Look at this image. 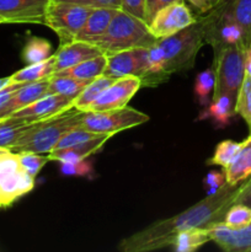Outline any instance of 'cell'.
Wrapping results in <instances>:
<instances>
[{"mask_svg":"<svg viewBox=\"0 0 251 252\" xmlns=\"http://www.w3.org/2000/svg\"><path fill=\"white\" fill-rule=\"evenodd\" d=\"M239 189L240 185L230 186L226 184L216 193L208 194L179 216L152 224L144 230L125 239L118 249L125 252L157 250L171 246L175 236L181 231L194 228L207 229L223 221L229 207L235 203Z\"/></svg>","mask_w":251,"mask_h":252,"instance_id":"obj_1","label":"cell"},{"mask_svg":"<svg viewBox=\"0 0 251 252\" xmlns=\"http://www.w3.org/2000/svg\"><path fill=\"white\" fill-rule=\"evenodd\" d=\"M157 42L143 20L117 10L105 33L90 43L95 44L105 56L132 48H149Z\"/></svg>","mask_w":251,"mask_h":252,"instance_id":"obj_2","label":"cell"},{"mask_svg":"<svg viewBox=\"0 0 251 252\" xmlns=\"http://www.w3.org/2000/svg\"><path fill=\"white\" fill-rule=\"evenodd\" d=\"M83 115L84 111L71 107L49 120L33 123L10 150L12 153L31 152L49 154L68 130L80 126Z\"/></svg>","mask_w":251,"mask_h":252,"instance_id":"obj_3","label":"cell"},{"mask_svg":"<svg viewBox=\"0 0 251 252\" xmlns=\"http://www.w3.org/2000/svg\"><path fill=\"white\" fill-rule=\"evenodd\" d=\"M204 42L206 29L203 19L197 20L191 26L172 36L157 39V46L161 54L164 73L170 76L177 71L191 68Z\"/></svg>","mask_w":251,"mask_h":252,"instance_id":"obj_4","label":"cell"},{"mask_svg":"<svg viewBox=\"0 0 251 252\" xmlns=\"http://www.w3.org/2000/svg\"><path fill=\"white\" fill-rule=\"evenodd\" d=\"M149 121V116L135 108H113L97 112H84L80 126L96 134H107L112 137L118 132L137 127Z\"/></svg>","mask_w":251,"mask_h":252,"instance_id":"obj_5","label":"cell"},{"mask_svg":"<svg viewBox=\"0 0 251 252\" xmlns=\"http://www.w3.org/2000/svg\"><path fill=\"white\" fill-rule=\"evenodd\" d=\"M243 46H225L214 53V73H216V88L213 95L226 93L238 96V91L245 76Z\"/></svg>","mask_w":251,"mask_h":252,"instance_id":"obj_6","label":"cell"},{"mask_svg":"<svg viewBox=\"0 0 251 252\" xmlns=\"http://www.w3.org/2000/svg\"><path fill=\"white\" fill-rule=\"evenodd\" d=\"M91 11L93 9L88 6L51 0L46 10L44 25L56 32L61 44H65L75 41Z\"/></svg>","mask_w":251,"mask_h":252,"instance_id":"obj_7","label":"cell"},{"mask_svg":"<svg viewBox=\"0 0 251 252\" xmlns=\"http://www.w3.org/2000/svg\"><path fill=\"white\" fill-rule=\"evenodd\" d=\"M107 57L103 74L112 78L137 76L140 80L148 73V48H132L117 52Z\"/></svg>","mask_w":251,"mask_h":252,"instance_id":"obj_8","label":"cell"},{"mask_svg":"<svg viewBox=\"0 0 251 252\" xmlns=\"http://www.w3.org/2000/svg\"><path fill=\"white\" fill-rule=\"evenodd\" d=\"M197 21L185 1L171 4L155 15L149 30L157 39L166 38Z\"/></svg>","mask_w":251,"mask_h":252,"instance_id":"obj_9","label":"cell"},{"mask_svg":"<svg viewBox=\"0 0 251 252\" xmlns=\"http://www.w3.org/2000/svg\"><path fill=\"white\" fill-rule=\"evenodd\" d=\"M51 0H0V19L4 24H41Z\"/></svg>","mask_w":251,"mask_h":252,"instance_id":"obj_10","label":"cell"},{"mask_svg":"<svg viewBox=\"0 0 251 252\" xmlns=\"http://www.w3.org/2000/svg\"><path fill=\"white\" fill-rule=\"evenodd\" d=\"M142 88V80L137 76H125L118 78L111 84L88 108L85 112H97L113 108H121L127 106L130 98Z\"/></svg>","mask_w":251,"mask_h":252,"instance_id":"obj_11","label":"cell"},{"mask_svg":"<svg viewBox=\"0 0 251 252\" xmlns=\"http://www.w3.org/2000/svg\"><path fill=\"white\" fill-rule=\"evenodd\" d=\"M74 98L63 95H46L32 102L31 105L12 113L10 117H16L27 123H36L49 120L64 111L73 107Z\"/></svg>","mask_w":251,"mask_h":252,"instance_id":"obj_12","label":"cell"},{"mask_svg":"<svg viewBox=\"0 0 251 252\" xmlns=\"http://www.w3.org/2000/svg\"><path fill=\"white\" fill-rule=\"evenodd\" d=\"M207 231L211 241H214L224 251L251 252V224L240 229H233L219 221L207 228Z\"/></svg>","mask_w":251,"mask_h":252,"instance_id":"obj_13","label":"cell"},{"mask_svg":"<svg viewBox=\"0 0 251 252\" xmlns=\"http://www.w3.org/2000/svg\"><path fill=\"white\" fill-rule=\"evenodd\" d=\"M34 187V177L21 166L12 170L0 180V208L10 206Z\"/></svg>","mask_w":251,"mask_h":252,"instance_id":"obj_14","label":"cell"},{"mask_svg":"<svg viewBox=\"0 0 251 252\" xmlns=\"http://www.w3.org/2000/svg\"><path fill=\"white\" fill-rule=\"evenodd\" d=\"M103 54L95 44L85 41H73L61 44L58 51L54 53L56 57V71L70 68L84 61Z\"/></svg>","mask_w":251,"mask_h":252,"instance_id":"obj_15","label":"cell"},{"mask_svg":"<svg viewBox=\"0 0 251 252\" xmlns=\"http://www.w3.org/2000/svg\"><path fill=\"white\" fill-rule=\"evenodd\" d=\"M48 84L49 79H46V80L26 83L25 85H22L5 103L4 107L0 110V120L10 117L16 111L21 110V108L31 105L38 98L46 96L47 90H48Z\"/></svg>","mask_w":251,"mask_h":252,"instance_id":"obj_16","label":"cell"},{"mask_svg":"<svg viewBox=\"0 0 251 252\" xmlns=\"http://www.w3.org/2000/svg\"><path fill=\"white\" fill-rule=\"evenodd\" d=\"M110 138L111 135L101 134L94 139L73 145V147L53 149L48 154L49 161H58L62 164V162H78L81 160H85L86 158L98 152Z\"/></svg>","mask_w":251,"mask_h":252,"instance_id":"obj_17","label":"cell"},{"mask_svg":"<svg viewBox=\"0 0 251 252\" xmlns=\"http://www.w3.org/2000/svg\"><path fill=\"white\" fill-rule=\"evenodd\" d=\"M223 171L230 186H238L251 176V134L241 142L238 154Z\"/></svg>","mask_w":251,"mask_h":252,"instance_id":"obj_18","label":"cell"},{"mask_svg":"<svg viewBox=\"0 0 251 252\" xmlns=\"http://www.w3.org/2000/svg\"><path fill=\"white\" fill-rule=\"evenodd\" d=\"M235 102L236 97L230 94L221 93L218 95H213L211 105L201 113L199 118L201 120L211 118L216 127L218 128L226 127L230 125L231 118L236 115Z\"/></svg>","mask_w":251,"mask_h":252,"instance_id":"obj_19","label":"cell"},{"mask_svg":"<svg viewBox=\"0 0 251 252\" xmlns=\"http://www.w3.org/2000/svg\"><path fill=\"white\" fill-rule=\"evenodd\" d=\"M116 11H117L116 9H106V7L93 9L84 26L76 34L75 41H85L89 43L95 41L97 37L105 33Z\"/></svg>","mask_w":251,"mask_h":252,"instance_id":"obj_20","label":"cell"},{"mask_svg":"<svg viewBox=\"0 0 251 252\" xmlns=\"http://www.w3.org/2000/svg\"><path fill=\"white\" fill-rule=\"evenodd\" d=\"M106 63H107V57L105 54H100L97 57L84 61L70 68L63 69V70L56 71V75L70 76L74 79H81V80H94L97 76L102 75L105 71Z\"/></svg>","mask_w":251,"mask_h":252,"instance_id":"obj_21","label":"cell"},{"mask_svg":"<svg viewBox=\"0 0 251 252\" xmlns=\"http://www.w3.org/2000/svg\"><path fill=\"white\" fill-rule=\"evenodd\" d=\"M56 73V57L52 54L48 59L39 63L30 64L10 75L12 83H34L46 80Z\"/></svg>","mask_w":251,"mask_h":252,"instance_id":"obj_22","label":"cell"},{"mask_svg":"<svg viewBox=\"0 0 251 252\" xmlns=\"http://www.w3.org/2000/svg\"><path fill=\"white\" fill-rule=\"evenodd\" d=\"M214 7L238 22L251 38V0H218Z\"/></svg>","mask_w":251,"mask_h":252,"instance_id":"obj_23","label":"cell"},{"mask_svg":"<svg viewBox=\"0 0 251 252\" xmlns=\"http://www.w3.org/2000/svg\"><path fill=\"white\" fill-rule=\"evenodd\" d=\"M116 81L115 78L112 76H107L105 74L97 76L96 79L91 80L85 88L83 89L80 94L74 98L73 101V107L78 108V110L84 111L85 112L86 108L111 85Z\"/></svg>","mask_w":251,"mask_h":252,"instance_id":"obj_24","label":"cell"},{"mask_svg":"<svg viewBox=\"0 0 251 252\" xmlns=\"http://www.w3.org/2000/svg\"><path fill=\"white\" fill-rule=\"evenodd\" d=\"M208 241H211V239H209L207 229L194 228L177 234L171 246L176 252H191L196 251Z\"/></svg>","mask_w":251,"mask_h":252,"instance_id":"obj_25","label":"cell"},{"mask_svg":"<svg viewBox=\"0 0 251 252\" xmlns=\"http://www.w3.org/2000/svg\"><path fill=\"white\" fill-rule=\"evenodd\" d=\"M32 125L33 123H27L16 117H7L0 121V148L10 150Z\"/></svg>","mask_w":251,"mask_h":252,"instance_id":"obj_26","label":"cell"},{"mask_svg":"<svg viewBox=\"0 0 251 252\" xmlns=\"http://www.w3.org/2000/svg\"><path fill=\"white\" fill-rule=\"evenodd\" d=\"M90 81L91 80H81V79H74L70 78V76L56 75V74H53L49 78L47 95L57 94V95H63L66 96V97L75 98Z\"/></svg>","mask_w":251,"mask_h":252,"instance_id":"obj_27","label":"cell"},{"mask_svg":"<svg viewBox=\"0 0 251 252\" xmlns=\"http://www.w3.org/2000/svg\"><path fill=\"white\" fill-rule=\"evenodd\" d=\"M52 56V46L47 39L39 37H30L22 49V61L26 65L39 63Z\"/></svg>","mask_w":251,"mask_h":252,"instance_id":"obj_28","label":"cell"},{"mask_svg":"<svg viewBox=\"0 0 251 252\" xmlns=\"http://www.w3.org/2000/svg\"><path fill=\"white\" fill-rule=\"evenodd\" d=\"M235 112L245 121L251 134V76H244L243 84L238 91L235 102Z\"/></svg>","mask_w":251,"mask_h":252,"instance_id":"obj_29","label":"cell"},{"mask_svg":"<svg viewBox=\"0 0 251 252\" xmlns=\"http://www.w3.org/2000/svg\"><path fill=\"white\" fill-rule=\"evenodd\" d=\"M216 88V73L213 68L206 69L197 75L194 81V94L202 106L208 105L209 96Z\"/></svg>","mask_w":251,"mask_h":252,"instance_id":"obj_30","label":"cell"},{"mask_svg":"<svg viewBox=\"0 0 251 252\" xmlns=\"http://www.w3.org/2000/svg\"><path fill=\"white\" fill-rule=\"evenodd\" d=\"M240 145L241 143L234 142V140H223L217 145L213 157L208 160V164L221 166L224 169L233 161V159L240 149Z\"/></svg>","mask_w":251,"mask_h":252,"instance_id":"obj_31","label":"cell"},{"mask_svg":"<svg viewBox=\"0 0 251 252\" xmlns=\"http://www.w3.org/2000/svg\"><path fill=\"white\" fill-rule=\"evenodd\" d=\"M223 223L233 229H240L251 224V208L243 203H234L226 211Z\"/></svg>","mask_w":251,"mask_h":252,"instance_id":"obj_32","label":"cell"},{"mask_svg":"<svg viewBox=\"0 0 251 252\" xmlns=\"http://www.w3.org/2000/svg\"><path fill=\"white\" fill-rule=\"evenodd\" d=\"M17 160H19V164L27 174H30L31 176L36 177L39 174V171L42 170V167L47 164V161H49L48 154L42 155L37 154V153H31V152H22V153H16Z\"/></svg>","mask_w":251,"mask_h":252,"instance_id":"obj_33","label":"cell"},{"mask_svg":"<svg viewBox=\"0 0 251 252\" xmlns=\"http://www.w3.org/2000/svg\"><path fill=\"white\" fill-rule=\"evenodd\" d=\"M101 134H96V133L90 132L88 129H84L81 126L73 128V129L68 130L63 137L61 138L58 143H57L56 148L54 149H63V148H69L73 147V145L80 144V143L88 142V140L94 139V138L98 137Z\"/></svg>","mask_w":251,"mask_h":252,"instance_id":"obj_34","label":"cell"},{"mask_svg":"<svg viewBox=\"0 0 251 252\" xmlns=\"http://www.w3.org/2000/svg\"><path fill=\"white\" fill-rule=\"evenodd\" d=\"M61 171L66 176H89L93 172V167L85 159L78 162H62Z\"/></svg>","mask_w":251,"mask_h":252,"instance_id":"obj_35","label":"cell"},{"mask_svg":"<svg viewBox=\"0 0 251 252\" xmlns=\"http://www.w3.org/2000/svg\"><path fill=\"white\" fill-rule=\"evenodd\" d=\"M184 0H145V17L144 22L149 26L154 20L155 15L164 7L176 2H182Z\"/></svg>","mask_w":251,"mask_h":252,"instance_id":"obj_36","label":"cell"},{"mask_svg":"<svg viewBox=\"0 0 251 252\" xmlns=\"http://www.w3.org/2000/svg\"><path fill=\"white\" fill-rule=\"evenodd\" d=\"M54 1L71 2V4L81 5V6L91 7V9H100V7L116 10L121 9V0H54Z\"/></svg>","mask_w":251,"mask_h":252,"instance_id":"obj_37","label":"cell"},{"mask_svg":"<svg viewBox=\"0 0 251 252\" xmlns=\"http://www.w3.org/2000/svg\"><path fill=\"white\" fill-rule=\"evenodd\" d=\"M226 185L225 174L224 171H211L204 180V187L207 189V196L214 194L217 191Z\"/></svg>","mask_w":251,"mask_h":252,"instance_id":"obj_38","label":"cell"},{"mask_svg":"<svg viewBox=\"0 0 251 252\" xmlns=\"http://www.w3.org/2000/svg\"><path fill=\"white\" fill-rule=\"evenodd\" d=\"M120 10L144 21L145 0H121Z\"/></svg>","mask_w":251,"mask_h":252,"instance_id":"obj_39","label":"cell"},{"mask_svg":"<svg viewBox=\"0 0 251 252\" xmlns=\"http://www.w3.org/2000/svg\"><path fill=\"white\" fill-rule=\"evenodd\" d=\"M235 203H243L251 208V176L249 177V181H246L245 184H240Z\"/></svg>","mask_w":251,"mask_h":252,"instance_id":"obj_40","label":"cell"},{"mask_svg":"<svg viewBox=\"0 0 251 252\" xmlns=\"http://www.w3.org/2000/svg\"><path fill=\"white\" fill-rule=\"evenodd\" d=\"M25 84L26 83H12L11 81L9 85L5 86L4 89H1V90H0V110L4 107L5 103L10 100V97H11V96L14 95V94L16 93V91L19 90L22 85H25Z\"/></svg>","mask_w":251,"mask_h":252,"instance_id":"obj_41","label":"cell"},{"mask_svg":"<svg viewBox=\"0 0 251 252\" xmlns=\"http://www.w3.org/2000/svg\"><path fill=\"white\" fill-rule=\"evenodd\" d=\"M184 1L188 2L201 14H207L216 6L218 0H184Z\"/></svg>","mask_w":251,"mask_h":252,"instance_id":"obj_42","label":"cell"},{"mask_svg":"<svg viewBox=\"0 0 251 252\" xmlns=\"http://www.w3.org/2000/svg\"><path fill=\"white\" fill-rule=\"evenodd\" d=\"M244 65H245V75L251 76V46L245 48L244 52Z\"/></svg>","mask_w":251,"mask_h":252,"instance_id":"obj_43","label":"cell"},{"mask_svg":"<svg viewBox=\"0 0 251 252\" xmlns=\"http://www.w3.org/2000/svg\"><path fill=\"white\" fill-rule=\"evenodd\" d=\"M10 83H11V79H10V76H6V78L0 79V90H1V89H4L5 86L9 85Z\"/></svg>","mask_w":251,"mask_h":252,"instance_id":"obj_44","label":"cell"},{"mask_svg":"<svg viewBox=\"0 0 251 252\" xmlns=\"http://www.w3.org/2000/svg\"><path fill=\"white\" fill-rule=\"evenodd\" d=\"M1 24H4V22H2V20L0 19V25H1Z\"/></svg>","mask_w":251,"mask_h":252,"instance_id":"obj_45","label":"cell"},{"mask_svg":"<svg viewBox=\"0 0 251 252\" xmlns=\"http://www.w3.org/2000/svg\"><path fill=\"white\" fill-rule=\"evenodd\" d=\"M0 121H1V120H0Z\"/></svg>","mask_w":251,"mask_h":252,"instance_id":"obj_46","label":"cell"}]
</instances>
